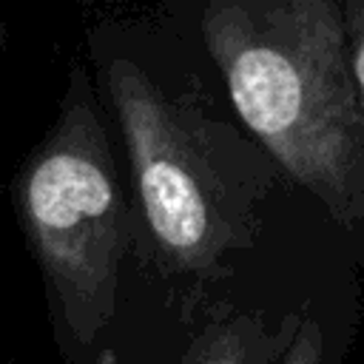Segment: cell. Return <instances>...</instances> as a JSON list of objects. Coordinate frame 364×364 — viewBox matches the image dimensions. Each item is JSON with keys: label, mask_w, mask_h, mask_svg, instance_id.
I'll list each match as a JSON object with an SVG mask.
<instances>
[{"label": "cell", "mask_w": 364, "mask_h": 364, "mask_svg": "<svg viewBox=\"0 0 364 364\" xmlns=\"http://www.w3.org/2000/svg\"><path fill=\"white\" fill-rule=\"evenodd\" d=\"M338 239L324 210L287 185L262 242L205 296L176 301L125 270L105 364H279Z\"/></svg>", "instance_id": "4"}, {"label": "cell", "mask_w": 364, "mask_h": 364, "mask_svg": "<svg viewBox=\"0 0 364 364\" xmlns=\"http://www.w3.org/2000/svg\"><path fill=\"white\" fill-rule=\"evenodd\" d=\"M9 193L60 361L105 364L134 222L114 131L82 60H71L54 119Z\"/></svg>", "instance_id": "3"}, {"label": "cell", "mask_w": 364, "mask_h": 364, "mask_svg": "<svg viewBox=\"0 0 364 364\" xmlns=\"http://www.w3.org/2000/svg\"><path fill=\"white\" fill-rule=\"evenodd\" d=\"M344 6V26H347V48H350V68L358 94V114H361V176H364V0H341ZM347 253L364 279V222L355 239L347 245Z\"/></svg>", "instance_id": "6"}, {"label": "cell", "mask_w": 364, "mask_h": 364, "mask_svg": "<svg viewBox=\"0 0 364 364\" xmlns=\"http://www.w3.org/2000/svg\"><path fill=\"white\" fill-rule=\"evenodd\" d=\"M82 51L131 196L125 270L193 301L262 242L287 182L236 119L173 0L85 9Z\"/></svg>", "instance_id": "1"}, {"label": "cell", "mask_w": 364, "mask_h": 364, "mask_svg": "<svg viewBox=\"0 0 364 364\" xmlns=\"http://www.w3.org/2000/svg\"><path fill=\"white\" fill-rule=\"evenodd\" d=\"M6 43H9V23H6L3 14H0V54L6 51Z\"/></svg>", "instance_id": "7"}, {"label": "cell", "mask_w": 364, "mask_h": 364, "mask_svg": "<svg viewBox=\"0 0 364 364\" xmlns=\"http://www.w3.org/2000/svg\"><path fill=\"white\" fill-rule=\"evenodd\" d=\"M361 324V279L338 239L327 253L307 301L301 307L293 341L279 364H344Z\"/></svg>", "instance_id": "5"}, {"label": "cell", "mask_w": 364, "mask_h": 364, "mask_svg": "<svg viewBox=\"0 0 364 364\" xmlns=\"http://www.w3.org/2000/svg\"><path fill=\"white\" fill-rule=\"evenodd\" d=\"M284 182L350 245L364 222L361 114L341 0H173Z\"/></svg>", "instance_id": "2"}]
</instances>
